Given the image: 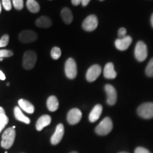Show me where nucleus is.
<instances>
[{"label": "nucleus", "instance_id": "obj_1", "mask_svg": "<svg viewBox=\"0 0 153 153\" xmlns=\"http://www.w3.org/2000/svg\"><path fill=\"white\" fill-rule=\"evenodd\" d=\"M16 137V131L12 128L6 129L2 134L1 145L3 148L9 149L14 144Z\"/></svg>", "mask_w": 153, "mask_h": 153}, {"label": "nucleus", "instance_id": "obj_2", "mask_svg": "<svg viewBox=\"0 0 153 153\" xmlns=\"http://www.w3.org/2000/svg\"><path fill=\"white\" fill-rule=\"evenodd\" d=\"M113 128L112 120L109 117L104 118L96 128L95 131L99 135H108Z\"/></svg>", "mask_w": 153, "mask_h": 153}, {"label": "nucleus", "instance_id": "obj_3", "mask_svg": "<svg viewBox=\"0 0 153 153\" xmlns=\"http://www.w3.org/2000/svg\"><path fill=\"white\" fill-rule=\"evenodd\" d=\"M36 60H37V55L34 51H26L23 57V67L26 70H30L34 68Z\"/></svg>", "mask_w": 153, "mask_h": 153}, {"label": "nucleus", "instance_id": "obj_4", "mask_svg": "<svg viewBox=\"0 0 153 153\" xmlns=\"http://www.w3.org/2000/svg\"><path fill=\"white\" fill-rule=\"evenodd\" d=\"M137 114L145 119L153 118V103L147 102L141 104L137 110Z\"/></svg>", "mask_w": 153, "mask_h": 153}, {"label": "nucleus", "instance_id": "obj_5", "mask_svg": "<svg viewBox=\"0 0 153 153\" xmlns=\"http://www.w3.org/2000/svg\"><path fill=\"white\" fill-rule=\"evenodd\" d=\"M135 57L139 62H143L148 57V48L143 41L137 42L135 48Z\"/></svg>", "mask_w": 153, "mask_h": 153}, {"label": "nucleus", "instance_id": "obj_6", "mask_svg": "<svg viewBox=\"0 0 153 153\" xmlns=\"http://www.w3.org/2000/svg\"><path fill=\"white\" fill-rule=\"evenodd\" d=\"M65 72L67 77L70 79H73L77 74V68L76 62L74 59L69 58L67 60L65 65Z\"/></svg>", "mask_w": 153, "mask_h": 153}, {"label": "nucleus", "instance_id": "obj_7", "mask_svg": "<svg viewBox=\"0 0 153 153\" xmlns=\"http://www.w3.org/2000/svg\"><path fill=\"white\" fill-rule=\"evenodd\" d=\"M98 26V19L95 15H89L84 20L82 23V28L86 31H93Z\"/></svg>", "mask_w": 153, "mask_h": 153}, {"label": "nucleus", "instance_id": "obj_8", "mask_svg": "<svg viewBox=\"0 0 153 153\" xmlns=\"http://www.w3.org/2000/svg\"><path fill=\"white\" fill-rule=\"evenodd\" d=\"M38 36L33 30H23L19 35V39L23 43H29L36 41Z\"/></svg>", "mask_w": 153, "mask_h": 153}, {"label": "nucleus", "instance_id": "obj_9", "mask_svg": "<svg viewBox=\"0 0 153 153\" xmlns=\"http://www.w3.org/2000/svg\"><path fill=\"white\" fill-rule=\"evenodd\" d=\"M101 72V68L99 65H94L88 69L86 74V79L88 82H94L99 77Z\"/></svg>", "mask_w": 153, "mask_h": 153}, {"label": "nucleus", "instance_id": "obj_10", "mask_svg": "<svg viewBox=\"0 0 153 153\" xmlns=\"http://www.w3.org/2000/svg\"><path fill=\"white\" fill-rule=\"evenodd\" d=\"M104 89L107 96V103L110 106H113L117 101V92L116 89L111 85H106Z\"/></svg>", "mask_w": 153, "mask_h": 153}, {"label": "nucleus", "instance_id": "obj_11", "mask_svg": "<svg viewBox=\"0 0 153 153\" xmlns=\"http://www.w3.org/2000/svg\"><path fill=\"white\" fill-rule=\"evenodd\" d=\"M82 116L81 111L78 108H72L68 112L67 120L70 125H75L81 120Z\"/></svg>", "mask_w": 153, "mask_h": 153}, {"label": "nucleus", "instance_id": "obj_12", "mask_svg": "<svg viewBox=\"0 0 153 153\" xmlns=\"http://www.w3.org/2000/svg\"><path fill=\"white\" fill-rule=\"evenodd\" d=\"M65 133V129H64V126L62 123L58 124L57 126L56 129L54 134L53 135V136L51 137V142L53 145H57L62 140L63 135H64Z\"/></svg>", "mask_w": 153, "mask_h": 153}, {"label": "nucleus", "instance_id": "obj_13", "mask_svg": "<svg viewBox=\"0 0 153 153\" xmlns=\"http://www.w3.org/2000/svg\"><path fill=\"white\" fill-rule=\"evenodd\" d=\"M132 43V38L126 36V37L118 38L115 41V46L119 51H126Z\"/></svg>", "mask_w": 153, "mask_h": 153}, {"label": "nucleus", "instance_id": "obj_14", "mask_svg": "<svg viewBox=\"0 0 153 153\" xmlns=\"http://www.w3.org/2000/svg\"><path fill=\"white\" fill-rule=\"evenodd\" d=\"M51 123V117L48 115H43L38 118L36 124V130L41 131L44 128L50 125Z\"/></svg>", "mask_w": 153, "mask_h": 153}, {"label": "nucleus", "instance_id": "obj_15", "mask_svg": "<svg viewBox=\"0 0 153 153\" xmlns=\"http://www.w3.org/2000/svg\"><path fill=\"white\" fill-rule=\"evenodd\" d=\"M104 76L108 79H115L117 76V73L114 70V65L112 62L107 63L104 69Z\"/></svg>", "mask_w": 153, "mask_h": 153}, {"label": "nucleus", "instance_id": "obj_16", "mask_svg": "<svg viewBox=\"0 0 153 153\" xmlns=\"http://www.w3.org/2000/svg\"><path fill=\"white\" fill-rule=\"evenodd\" d=\"M103 111V107L100 104H97L94 107L89 116V120L91 123L96 122L101 116Z\"/></svg>", "mask_w": 153, "mask_h": 153}, {"label": "nucleus", "instance_id": "obj_17", "mask_svg": "<svg viewBox=\"0 0 153 153\" xmlns=\"http://www.w3.org/2000/svg\"><path fill=\"white\" fill-rule=\"evenodd\" d=\"M19 105L21 108H22L24 111L28 113V114H33L34 111H35V108H34L33 105L28 101L25 100V99H20L19 101Z\"/></svg>", "mask_w": 153, "mask_h": 153}, {"label": "nucleus", "instance_id": "obj_18", "mask_svg": "<svg viewBox=\"0 0 153 153\" xmlns=\"http://www.w3.org/2000/svg\"><path fill=\"white\" fill-rule=\"evenodd\" d=\"M36 25L39 28H48L52 26V21L49 17L43 16L36 20Z\"/></svg>", "mask_w": 153, "mask_h": 153}, {"label": "nucleus", "instance_id": "obj_19", "mask_svg": "<svg viewBox=\"0 0 153 153\" xmlns=\"http://www.w3.org/2000/svg\"><path fill=\"white\" fill-rule=\"evenodd\" d=\"M47 107L50 111L54 112L57 110L59 107V102L57 97L55 96H51L47 100Z\"/></svg>", "mask_w": 153, "mask_h": 153}, {"label": "nucleus", "instance_id": "obj_20", "mask_svg": "<svg viewBox=\"0 0 153 153\" xmlns=\"http://www.w3.org/2000/svg\"><path fill=\"white\" fill-rule=\"evenodd\" d=\"M14 113V116L15 118H16V119L19 120V121L23 122V123L26 124H29L30 123V119L28 117H26V116L23 114L22 110H21L20 107L19 106L15 107Z\"/></svg>", "mask_w": 153, "mask_h": 153}, {"label": "nucleus", "instance_id": "obj_21", "mask_svg": "<svg viewBox=\"0 0 153 153\" xmlns=\"http://www.w3.org/2000/svg\"><path fill=\"white\" fill-rule=\"evenodd\" d=\"M61 17H62L63 22L67 24H70L73 20V15L71 10L69 8H63L61 11Z\"/></svg>", "mask_w": 153, "mask_h": 153}, {"label": "nucleus", "instance_id": "obj_22", "mask_svg": "<svg viewBox=\"0 0 153 153\" xmlns=\"http://www.w3.org/2000/svg\"><path fill=\"white\" fill-rule=\"evenodd\" d=\"M9 122V118L5 114L4 109L2 107L0 106V133L3 131L5 126L7 125Z\"/></svg>", "mask_w": 153, "mask_h": 153}, {"label": "nucleus", "instance_id": "obj_23", "mask_svg": "<svg viewBox=\"0 0 153 153\" xmlns=\"http://www.w3.org/2000/svg\"><path fill=\"white\" fill-rule=\"evenodd\" d=\"M26 7L32 13H38L40 11V5L36 0H27Z\"/></svg>", "mask_w": 153, "mask_h": 153}, {"label": "nucleus", "instance_id": "obj_24", "mask_svg": "<svg viewBox=\"0 0 153 153\" xmlns=\"http://www.w3.org/2000/svg\"><path fill=\"white\" fill-rule=\"evenodd\" d=\"M51 57L53 60H57L61 56V51L58 47H54L51 50Z\"/></svg>", "mask_w": 153, "mask_h": 153}, {"label": "nucleus", "instance_id": "obj_25", "mask_svg": "<svg viewBox=\"0 0 153 153\" xmlns=\"http://www.w3.org/2000/svg\"><path fill=\"white\" fill-rule=\"evenodd\" d=\"M145 73L150 77H152L153 76V57L150 60V62H148V65L146 67Z\"/></svg>", "mask_w": 153, "mask_h": 153}, {"label": "nucleus", "instance_id": "obj_26", "mask_svg": "<svg viewBox=\"0 0 153 153\" xmlns=\"http://www.w3.org/2000/svg\"><path fill=\"white\" fill-rule=\"evenodd\" d=\"M9 41V36L7 34H5L2 37H1V39H0V48L6 47L7 45H8Z\"/></svg>", "mask_w": 153, "mask_h": 153}, {"label": "nucleus", "instance_id": "obj_27", "mask_svg": "<svg viewBox=\"0 0 153 153\" xmlns=\"http://www.w3.org/2000/svg\"><path fill=\"white\" fill-rule=\"evenodd\" d=\"M14 8L18 10H22L24 8V0H12Z\"/></svg>", "mask_w": 153, "mask_h": 153}, {"label": "nucleus", "instance_id": "obj_28", "mask_svg": "<svg viewBox=\"0 0 153 153\" xmlns=\"http://www.w3.org/2000/svg\"><path fill=\"white\" fill-rule=\"evenodd\" d=\"M14 53L9 50H0V58L1 57H9L13 56Z\"/></svg>", "mask_w": 153, "mask_h": 153}, {"label": "nucleus", "instance_id": "obj_29", "mask_svg": "<svg viewBox=\"0 0 153 153\" xmlns=\"http://www.w3.org/2000/svg\"><path fill=\"white\" fill-rule=\"evenodd\" d=\"M1 1H2V5L5 10L10 11L11 9V0H1Z\"/></svg>", "mask_w": 153, "mask_h": 153}, {"label": "nucleus", "instance_id": "obj_30", "mask_svg": "<svg viewBox=\"0 0 153 153\" xmlns=\"http://www.w3.org/2000/svg\"><path fill=\"white\" fill-rule=\"evenodd\" d=\"M135 153H150V151L143 147H138L135 150Z\"/></svg>", "mask_w": 153, "mask_h": 153}, {"label": "nucleus", "instance_id": "obj_31", "mask_svg": "<svg viewBox=\"0 0 153 153\" xmlns=\"http://www.w3.org/2000/svg\"><path fill=\"white\" fill-rule=\"evenodd\" d=\"M126 29L125 28H120L119 30H118V35L119 36V38H124L126 36Z\"/></svg>", "mask_w": 153, "mask_h": 153}, {"label": "nucleus", "instance_id": "obj_32", "mask_svg": "<svg viewBox=\"0 0 153 153\" xmlns=\"http://www.w3.org/2000/svg\"><path fill=\"white\" fill-rule=\"evenodd\" d=\"M82 0H72V4L74 6H78L80 4H82Z\"/></svg>", "mask_w": 153, "mask_h": 153}, {"label": "nucleus", "instance_id": "obj_33", "mask_svg": "<svg viewBox=\"0 0 153 153\" xmlns=\"http://www.w3.org/2000/svg\"><path fill=\"white\" fill-rule=\"evenodd\" d=\"M91 0H82V4L83 7H86V6L88 5V4L89 3V1H90Z\"/></svg>", "mask_w": 153, "mask_h": 153}, {"label": "nucleus", "instance_id": "obj_34", "mask_svg": "<svg viewBox=\"0 0 153 153\" xmlns=\"http://www.w3.org/2000/svg\"><path fill=\"white\" fill-rule=\"evenodd\" d=\"M5 79H6L5 74L3 73L2 71H1V70H0V79H1V80H5Z\"/></svg>", "mask_w": 153, "mask_h": 153}, {"label": "nucleus", "instance_id": "obj_35", "mask_svg": "<svg viewBox=\"0 0 153 153\" xmlns=\"http://www.w3.org/2000/svg\"><path fill=\"white\" fill-rule=\"evenodd\" d=\"M150 22H151V24H152V26L153 28V14L151 16V19H150Z\"/></svg>", "mask_w": 153, "mask_h": 153}, {"label": "nucleus", "instance_id": "obj_36", "mask_svg": "<svg viewBox=\"0 0 153 153\" xmlns=\"http://www.w3.org/2000/svg\"><path fill=\"white\" fill-rule=\"evenodd\" d=\"M1 4L0 2V14H1Z\"/></svg>", "mask_w": 153, "mask_h": 153}, {"label": "nucleus", "instance_id": "obj_37", "mask_svg": "<svg viewBox=\"0 0 153 153\" xmlns=\"http://www.w3.org/2000/svg\"><path fill=\"white\" fill-rule=\"evenodd\" d=\"M3 60V58L2 57H1V58H0V61H2Z\"/></svg>", "mask_w": 153, "mask_h": 153}, {"label": "nucleus", "instance_id": "obj_38", "mask_svg": "<svg viewBox=\"0 0 153 153\" xmlns=\"http://www.w3.org/2000/svg\"><path fill=\"white\" fill-rule=\"evenodd\" d=\"M12 128L15 129V128H16V126H13V127H12Z\"/></svg>", "mask_w": 153, "mask_h": 153}, {"label": "nucleus", "instance_id": "obj_39", "mask_svg": "<svg viewBox=\"0 0 153 153\" xmlns=\"http://www.w3.org/2000/svg\"><path fill=\"white\" fill-rule=\"evenodd\" d=\"M119 153H128V152H119Z\"/></svg>", "mask_w": 153, "mask_h": 153}, {"label": "nucleus", "instance_id": "obj_40", "mask_svg": "<svg viewBox=\"0 0 153 153\" xmlns=\"http://www.w3.org/2000/svg\"><path fill=\"white\" fill-rule=\"evenodd\" d=\"M71 153H77L76 152H71Z\"/></svg>", "mask_w": 153, "mask_h": 153}, {"label": "nucleus", "instance_id": "obj_41", "mask_svg": "<svg viewBox=\"0 0 153 153\" xmlns=\"http://www.w3.org/2000/svg\"><path fill=\"white\" fill-rule=\"evenodd\" d=\"M100 1H104V0H100Z\"/></svg>", "mask_w": 153, "mask_h": 153}]
</instances>
